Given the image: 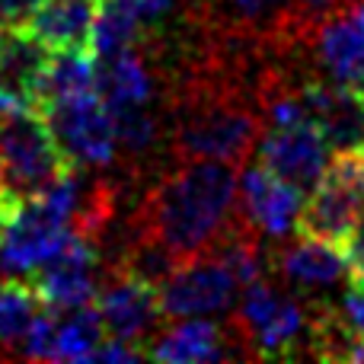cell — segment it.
I'll return each mask as SVG.
<instances>
[{
	"mask_svg": "<svg viewBox=\"0 0 364 364\" xmlns=\"http://www.w3.org/2000/svg\"><path fill=\"white\" fill-rule=\"evenodd\" d=\"M227 160H173L141 192L132 211V227L166 243L179 259L205 252L230 224L240 182Z\"/></svg>",
	"mask_w": 364,
	"mask_h": 364,
	"instance_id": "6da1fadb",
	"label": "cell"
},
{
	"mask_svg": "<svg viewBox=\"0 0 364 364\" xmlns=\"http://www.w3.org/2000/svg\"><path fill=\"white\" fill-rule=\"evenodd\" d=\"M74 170L58 144L45 109L23 96L0 100V188L32 198Z\"/></svg>",
	"mask_w": 364,
	"mask_h": 364,
	"instance_id": "7a4b0ae2",
	"label": "cell"
},
{
	"mask_svg": "<svg viewBox=\"0 0 364 364\" xmlns=\"http://www.w3.org/2000/svg\"><path fill=\"white\" fill-rule=\"evenodd\" d=\"M310 316L294 297L278 294L269 282L246 284L230 333L237 336L243 358H288L307 339Z\"/></svg>",
	"mask_w": 364,
	"mask_h": 364,
	"instance_id": "3957f363",
	"label": "cell"
},
{
	"mask_svg": "<svg viewBox=\"0 0 364 364\" xmlns=\"http://www.w3.org/2000/svg\"><path fill=\"white\" fill-rule=\"evenodd\" d=\"M93 304L102 316L109 339L132 342V346H141L144 352L154 342V336L164 329L166 320L164 304H160V288L119 269L102 272Z\"/></svg>",
	"mask_w": 364,
	"mask_h": 364,
	"instance_id": "277c9868",
	"label": "cell"
},
{
	"mask_svg": "<svg viewBox=\"0 0 364 364\" xmlns=\"http://www.w3.org/2000/svg\"><path fill=\"white\" fill-rule=\"evenodd\" d=\"M58 144L74 166H109L119 154L115 147L112 109L100 93H83L45 106Z\"/></svg>",
	"mask_w": 364,
	"mask_h": 364,
	"instance_id": "5b68a950",
	"label": "cell"
},
{
	"mask_svg": "<svg viewBox=\"0 0 364 364\" xmlns=\"http://www.w3.org/2000/svg\"><path fill=\"white\" fill-rule=\"evenodd\" d=\"M102 272H106V265H102L96 243L74 230L68 237V243L48 262H42L36 269L32 284H36L45 307L55 310V314H64V310H74L96 301Z\"/></svg>",
	"mask_w": 364,
	"mask_h": 364,
	"instance_id": "8992f818",
	"label": "cell"
},
{
	"mask_svg": "<svg viewBox=\"0 0 364 364\" xmlns=\"http://www.w3.org/2000/svg\"><path fill=\"white\" fill-rule=\"evenodd\" d=\"M240 282L233 272L211 252L186 259L164 284H160V304L166 320H186V316L224 314L237 301Z\"/></svg>",
	"mask_w": 364,
	"mask_h": 364,
	"instance_id": "52a82bcc",
	"label": "cell"
},
{
	"mask_svg": "<svg viewBox=\"0 0 364 364\" xmlns=\"http://www.w3.org/2000/svg\"><path fill=\"white\" fill-rule=\"evenodd\" d=\"M304 51L323 77L355 87L364 77V0H348L304 32Z\"/></svg>",
	"mask_w": 364,
	"mask_h": 364,
	"instance_id": "ba28073f",
	"label": "cell"
},
{
	"mask_svg": "<svg viewBox=\"0 0 364 364\" xmlns=\"http://www.w3.org/2000/svg\"><path fill=\"white\" fill-rule=\"evenodd\" d=\"M256 154L259 164L275 170L282 179L294 182L301 192H310L326 176V166L333 160V144L314 119H304L294 125L265 128Z\"/></svg>",
	"mask_w": 364,
	"mask_h": 364,
	"instance_id": "9c48e42d",
	"label": "cell"
},
{
	"mask_svg": "<svg viewBox=\"0 0 364 364\" xmlns=\"http://www.w3.org/2000/svg\"><path fill=\"white\" fill-rule=\"evenodd\" d=\"M301 188L294 182L282 179L265 164L250 166L240 182V220L252 227L259 237L282 240L297 227L301 214Z\"/></svg>",
	"mask_w": 364,
	"mask_h": 364,
	"instance_id": "30bf717a",
	"label": "cell"
},
{
	"mask_svg": "<svg viewBox=\"0 0 364 364\" xmlns=\"http://www.w3.org/2000/svg\"><path fill=\"white\" fill-rule=\"evenodd\" d=\"M364 211V192L352 182L339 179L336 173H326L320 179V186L314 188V195L307 198V205L297 214V237H314L326 240V243L346 246L352 243L358 220Z\"/></svg>",
	"mask_w": 364,
	"mask_h": 364,
	"instance_id": "8fae6325",
	"label": "cell"
},
{
	"mask_svg": "<svg viewBox=\"0 0 364 364\" xmlns=\"http://www.w3.org/2000/svg\"><path fill=\"white\" fill-rule=\"evenodd\" d=\"M151 361H170V364H195V361H224V358H243L237 336L227 339V333L211 320H176L173 326L160 329L154 342L147 346Z\"/></svg>",
	"mask_w": 364,
	"mask_h": 364,
	"instance_id": "7c38bea8",
	"label": "cell"
},
{
	"mask_svg": "<svg viewBox=\"0 0 364 364\" xmlns=\"http://www.w3.org/2000/svg\"><path fill=\"white\" fill-rule=\"evenodd\" d=\"M269 265L294 288H329L352 275V256L346 246L326 243V240L301 237L297 243H288L284 250H275L269 256Z\"/></svg>",
	"mask_w": 364,
	"mask_h": 364,
	"instance_id": "4fadbf2b",
	"label": "cell"
},
{
	"mask_svg": "<svg viewBox=\"0 0 364 364\" xmlns=\"http://www.w3.org/2000/svg\"><path fill=\"white\" fill-rule=\"evenodd\" d=\"M102 0H45L29 29L51 51H93V26Z\"/></svg>",
	"mask_w": 364,
	"mask_h": 364,
	"instance_id": "5bb4252c",
	"label": "cell"
},
{
	"mask_svg": "<svg viewBox=\"0 0 364 364\" xmlns=\"http://www.w3.org/2000/svg\"><path fill=\"white\" fill-rule=\"evenodd\" d=\"M48 55L51 48L29 26L6 29L4 38H0V80H4L6 93L32 100L38 77H42L45 64H48Z\"/></svg>",
	"mask_w": 364,
	"mask_h": 364,
	"instance_id": "9a60e30c",
	"label": "cell"
},
{
	"mask_svg": "<svg viewBox=\"0 0 364 364\" xmlns=\"http://www.w3.org/2000/svg\"><path fill=\"white\" fill-rule=\"evenodd\" d=\"M96 93L109 106L154 100V74H151L147 58L138 51V45L122 51V55L102 58L100 68H96Z\"/></svg>",
	"mask_w": 364,
	"mask_h": 364,
	"instance_id": "2e32d148",
	"label": "cell"
},
{
	"mask_svg": "<svg viewBox=\"0 0 364 364\" xmlns=\"http://www.w3.org/2000/svg\"><path fill=\"white\" fill-rule=\"evenodd\" d=\"M96 90V64L90 51H51L48 64H45L42 77L32 102L38 106H51L61 100H74V96L93 93Z\"/></svg>",
	"mask_w": 364,
	"mask_h": 364,
	"instance_id": "e0dca14e",
	"label": "cell"
},
{
	"mask_svg": "<svg viewBox=\"0 0 364 364\" xmlns=\"http://www.w3.org/2000/svg\"><path fill=\"white\" fill-rule=\"evenodd\" d=\"M45 304L36 284L26 278H6L0 284V355H16L26 336L32 333L36 320L42 316Z\"/></svg>",
	"mask_w": 364,
	"mask_h": 364,
	"instance_id": "ac0fdd59",
	"label": "cell"
},
{
	"mask_svg": "<svg viewBox=\"0 0 364 364\" xmlns=\"http://www.w3.org/2000/svg\"><path fill=\"white\" fill-rule=\"evenodd\" d=\"M106 326L96 310V304L64 310L58 314V342H55V361H93L100 346L106 342Z\"/></svg>",
	"mask_w": 364,
	"mask_h": 364,
	"instance_id": "d6986e66",
	"label": "cell"
},
{
	"mask_svg": "<svg viewBox=\"0 0 364 364\" xmlns=\"http://www.w3.org/2000/svg\"><path fill=\"white\" fill-rule=\"evenodd\" d=\"M141 29H144V23L134 16V10L125 4V0H102L100 16H96V26H93V55H96V61L122 55V51L141 45V38H144Z\"/></svg>",
	"mask_w": 364,
	"mask_h": 364,
	"instance_id": "ffe728a7",
	"label": "cell"
},
{
	"mask_svg": "<svg viewBox=\"0 0 364 364\" xmlns=\"http://www.w3.org/2000/svg\"><path fill=\"white\" fill-rule=\"evenodd\" d=\"M151 102H125V106H109L115 122V147L128 160H144L160 141V122L151 112Z\"/></svg>",
	"mask_w": 364,
	"mask_h": 364,
	"instance_id": "44dd1931",
	"label": "cell"
},
{
	"mask_svg": "<svg viewBox=\"0 0 364 364\" xmlns=\"http://www.w3.org/2000/svg\"><path fill=\"white\" fill-rule=\"evenodd\" d=\"M339 314H342V320H346V326L364 342V282L361 278L348 275V291H346V297H342Z\"/></svg>",
	"mask_w": 364,
	"mask_h": 364,
	"instance_id": "7402d4cb",
	"label": "cell"
},
{
	"mask_svg": "<svg viewBox=\"0 0 364 364\" xmlns=\"http://www.w3.org/2000/svg\"><path fill=\"white\" fill-rule=\"evenodd\" d=\"M42 4L45 0H0V26H4V29L29 26Z\"/></svg>",
	"mask_w": 364,
	"mask_h": 364,
	"instance_id": "603a6c76",
	"label": "cell"
},
{
	"mask_svg": "<svg viewBox=\"0 0 364 364\" xmlns=\"http://www.w3.org/2000/svg\"><path fill=\"white\" fill-rule=\"evenodd\" d=\"M144 26H154L173 10V0H125Z\"/></svg>",
	"mask_w": 364,
	"mask_h": 364,
	"instance_id": "cb8c5ba5",
	"label": "cell"
},
{
	"mask_svg": "<svg viewBox=\"0 0 364 364\" xmlns=\"http://www.w3.org/2000/svg\"><path fill=\"white\" fill-rule=\"evenodd\" d=\"M342 4H348V0H294V6H297V16H301V23L307 26H314L320 16H326V13H333L336 6H342Z\"/></svg>",
	"mask_w": 364,
	"mask_h": 364,
	"instance_id": "d4e9b609",
	"label": "cell"
},
{
	"mask_svg": "<svg viewBox=\"0 0 364 364\" xmlns=\"http://www.w3.org/2000/svg\"><path fill=\"white\" fill-rule=\"evenodd\" d=\"M19 208H23V198H16L13 192H6V188H0V237L6 233V227L16 220Z\"/></svg>",
	"mask_w": 364,
	"mask_h": 364,
	"instance_id": "484cf974",
	"label": "cell"
},
{
	"mask_svg": "<svg viewBox=\"0 0 364 364\" xmlns=\"http://www.w3.org/2000/svg\"><path fill=\"white\" fill-rule=\"evenodd\" d=\"M352 278H361V282H364V256L352 259Z\"/></svg>",
	"mask_w": 364,
	"mask_h": 364,
	"instance_id": "4316f807",
	"label": "cell"
},
{
	"mask_svg": "<svg viewBox=\"0 0 364 364\" xmlns=\"http://www.w3.org/2000/svg\"><path fill=\"white\" fill-rule=\"evenodd\" d=\"M352 90H355V96H358V102H361V109H364V77H361L358 83H355Z\"/></svg>",
	"mask_w": 364,
	"mask_h": 364,
	"instance_id": "83f0119b",
	"label": "cell"
},
{
	"mask_svg": "<svg viewBox=\"0 0 364 364\" xmlns=\"http://www.w3.org/2000/svg\"><path fill=\"white\" fill-rule=\"evenodd\" d=\"M4 93H6V90H4V80H0V100H4Z\"/></svg>",
	"mask_w": 364,
	"mask_h": 364,
	"instance_id": "f1b7e54d",
	"label": "cell"
},
{
	"mask_svg": "<svg viewBox=\"0 0 364 364\" xmlns=\"http://www.w3.org/2000/svg\"><path fill=\"white\" fill-rule=\"evenodd\" d=\"M4 32H6V29H4V26H0V38H4Z\"/></svg>",
	"mask_w": 364,
	"mask_h": 364,
	"instance_id": "f546056e",
	"label": "cell"
}]
</instances>
